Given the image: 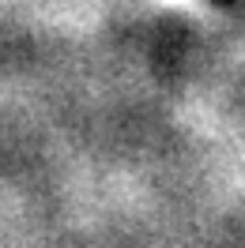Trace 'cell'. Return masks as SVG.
I'll list each match as a JSON object with an SVG mask.
<instances>
[{"label":"cell","mask_w":245,"mask_h":248,"mask_svg":"<svg viewBox=\"0 0 245 248\" xmlns=\"http://www.w3.org/2000/svg\"><path fill=\"white\" fill-rule=\"evenodd\" d=\"M219 4H234V0H219Z\"/></svg>","instance_id":"cell-1"}]
</instances>
